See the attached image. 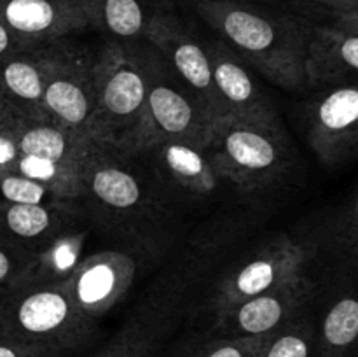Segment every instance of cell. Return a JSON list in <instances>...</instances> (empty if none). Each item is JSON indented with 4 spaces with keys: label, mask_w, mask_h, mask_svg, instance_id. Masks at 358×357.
<instances>
[{
    "label": "cell",
    "mask_w": 358,
    "mask_h": 357,
    "mask_svg": "<svg viewBox=\"0 0 358 357\" xmlns=\"http://www.w3.org/2000/svg\"><path fill=\"white\" fill-rule=\"evenodd\" d=\"M157 178L191 200H208L220 191L226 178L219 174L208 150L177 140H159L145 149Z\"/></svg>",
    "instance_id": "cell-17"
},
{
    "label": "cell",
    "mask_w": 358,
    "mask_h": 357,
    "mask_svg": "<svg viewBox=\"0 0 358 357\" xmlns=\"http://www.w3.org/2000/svg\"><path fill=\"white\" fill-rule=\"evenodd\" d=\"M86 238L87 227L76 226L38 251L31 252L23 275L17 279L13 289L55 286L69 280L83 259Z\"/></svg>",
    "instance_id": "cell-20"
},
{
    "label": "cell",
    "mask_w": 358,
    "mask_h": 357,
    "mask_svg": "<svg viewBox=\"0 0 358 357\" xmlns=\"http://www.w3.org/2000/svg\"><path fill=\"white\" fill-rule=\"evenodd\" d=\"M358 338V301L355 290L343 289L332 298L315 324V354L318 357H355Z\"/></svg>",
    "instance_id": "cell-23"
},
{
    "label": "cell",
    "mask_w": 358,
    "mask_h": 357,
    "mask_svg": "<svg viewBox=\"0 0 358 357\" xmlns=\"http://www.w3.org/2000/svg\"><path fill=\"white\" fill-rule=\"evenodd\" d=\"M17 158V114L7 108L0 118V174L13 172Z\"/></svg>",
    "instance_id": "cell-29"
},
{
    "label": "cell",
    "mask_w": 358,
    "mask_h": 357,
    "mask_svg": "<svg viewBox=\"0 0 358 357\" xmlns=\"http://www.w3.org/2000/svg\"><path fill=\"white\" fill-rule=\"evenodd\" d=\"M310 248L301 241L278 234L234 265L219 282L212 296L213 314L233 307L238 301L257 296L285 280L306 273Z\"/></svg>",
    "instance_id": "cell-9"
},
{
    "label": "cell",
    "mask_w": 358,
    "mask_h": 357,
    "mask_svg": "<svg viewBox=\"0 0 358 357\" xmlns=\"http://www.w3.org/2000/svg\"><path fill=\"white\" fill-rule=\"evenodd\" d=\"M143 41L163 56L178 79L191 91L212 125L224 119V108L213 86L203 38L168 7V2L156 10Z\"/></svg>",
    "instance_id": "cell-8"
},
{
    "label": "cell",
    "mask_w": 358,
    "mask_h": 357,
    "mask_svg": "<svg viewBox=\"0 0 358 357\" xmlns=\"http://www.w3.org/2000/svg\"><path fill=\"white\" fill-rule=\"evenodd\" d=\"M138 52L147 83L150 144L177 140L206 149L213 125L191 91L149 42L140 41Z\"/></svg>",
    "instance_id": "cell-7"
},
{
    "label": "cell",
    "mask_w": 358,
    "mask_h": 357,
    "mask_svg": "<svg viewBox=\"0 0 358 357\" xmlns=\"http://www.w3.org/2000/svg\"><path fill=\"white\" fill-rule=\"evenodd\" d=\"M28 258H30V252L16 247L0 237V293L16 286L17 279L23 275Z\"/></svg>",
    "instance_id": "cell-28"
},
{
    "label": "cell",
    "mask_w": 358,
    "mask_h": 357,
    "mask_svg": "<svg viewBox=\"0 0 358 357\" xmlns=\"http://www.w3.org/2000/svg\"><path fill=\"white\" fill-rule=\"evenodd\" d=\"M136 270L138 265L128 252L101 251L80 259L65 284L80 312L98 321L126 296Z\"/></svg>",
    "instance_id": "cell-12"
},
{
    "label": "cell",
    "mask_w": 358,
    "mask_h": 357,
    "mask_svg": "<svg viewBox=\"0 0 358 357\" xmlns=\"http://www.w3.org/2000/svg\"><path fill=\"white\" fill-rule=\"evenodd\" d=\"M86 219L80 202L0 203V237L27 252H35Z\"/></svg>",
    "instance_id": "cell-16"
},
{
    "label": "cell",
    "mask_w": 358,
    "mask_h": 357,
    "mask_svg": "<svg viewBox=\"0 0 358 357\" xmlns=\"http://www.w3.org/2000/svg\"><path fill=\"white\" fill-rule=\"evenodd\" d=\"M13 172L38 182L55 192L58 198L73 200V202L80 200V192H83L80 167H72V164L30 156V154H20Z\"/></svg>",
    "instance_id": "cell-24"
},
{
    "label": "cell",
    "mask_w": 358,
    "mask_h": 357,
    "mask_svg": "<svg viewBox=\"0 0 358 357\" xmlns=\"http://www.w3.org/2000/svg\"><path fill=\"white\" fill-rule=\"evenodd\" d=\"M20 48H24V46L20 44V41L10 34L9 28H7L6 24L2 23V20H0V58L9 55V52L16 51V49Z\"/></svg>",
    "instance_id": "cell-32"
},
{
    "label": "cell",
    "mask_w": 358,
    "mask_h": 357,
    "mask_svg": "<svg viewBox=\"0 0 358 357\" xmlns=\"http://www.w3.org/2000/svg\"><path fill=\"white\" fill-rule=\"evenodd\" d=\"M358 70V13L311 24L304 51L308 86L355 80Z\"/></svg>",
    "instance_id": "cell-13"
},
{
    "label": "cell",
    "mask_w": 358,
    "mask_h": 357,
    "mask_svg": "<svg viewBox=\"0 0 358 357\" xmlns=\"http://www.w3.org/2000/svg\"><path fill=\"white\" fill-rule=\"evenodd\" d=\"M94 55L66 38L44 48L42 104L51 121L83 140L93 139Z\"/></svg>",
    "instance_id": "cell-6"
},
{
    "label": "cell",
    "mask_w": 358,
    "mask_h": 357,
    "mask_svg": "<svg viewBox=\"0 0 358 357\" xmlns=\"http://www.w3.org/2000/svg\"><path fill=\"white\" fill-rule=\"evenodd\" d=\"M315 354V322L301 312L287 324L268 335L257 357H311Z\"/></svg>",
    "instance_id": "cell-25"
},
{
    "label": "cell",
    "mask_w": 358,
    "mask_h": 357,
    "mask_svg": "<svg viewBox=\"0 0 358 357\" xmlns=\"http://www.w3.org/2000/svg\"><path fill=\"white\" fill-rule=\"evenodd\" d=\"M266 336L245 338V336H213L189 350L185 357H257Z\"/></svg>",
    "instance_id": "cell-26"
},
{
    "label": "cell",
    "mask_w": 358,
    "mask_h": 357,
    "mask_svg": "<svg viewBox=\"0 0 358 357\" xmlns=\"http://www.w3.org/2000/svg\"><path fill=\"white\" fill-rule=\"evenodd\" d=\"M6 112H7V107L2 104V102H0V118H2V115L6 114Z\"/></svg>",
    "instance_id": "cell-34"
},
{
    "label": "cell",
    "mask_w": 358,
    "mask_h": 357,
    "mask_svg": "<svg viewBox=\"0 0 358 357\" xmlns=\"http://www.w3.org/2000/svg\"><path fill=\"white\" fill-rule=\"evenodd\" d=\"M173 326V307L168 303L145 307L133 314L108 345L93 357H157Z\"/></svg>",
    "instance_id": "cell-19"
},
{
    "label": "cell",
    "mask_w": 358,
    "mask_h": 357,
    "mask_svg": "<svg viewBox=\"0 0 358 357\" xmlns=\"http://www.w3.org/2000/svg\"><path fill=\"white\" fill-rule=\"evenodd\" d=\"M248 2H257V4H264V6H271V7H278V9H285L287 6L292 7V2H303L304 6H310L306 0H248ZM287 10V9H285Z\"/></svg>",
    "instance_id": "cell-33"
},
{
    "label": "cell",
    "mask_w": 358,
    "mask_h": 357,
    "mask_svg": "<svg viewBox=\"0 0 358 357\" xmlns=\"http://www.w3.org/2000/svg\"><path fill=\"white\" fill-rule=\"evenodd\" d=\"M91 140H83L44 118H27L17 114V149L20 154L45 158V160L59 161V163L83 167V156L86 144Z\"/></svg>",
    "instance_id": "cell-22"
},
{
    "label": "cell",
    "mask_w": 358,
    "mask_h": 357,
    "mask_svg": "<svg viewBox=\"0 0 358 357\" xmlns=\"http://www.w3.org/2000/svg\"><path fill=\"white\" fill-rule=\"evenodd\" d=\"M306 140L327 167L345 163L358 146V90L355 80L332 84L308 104Z\"/></svg>",
    "instance_id": "cell-11"
},
{
    "label": "cell",
    "mask_w": 358,
    "mask_h": 357,
    "mask_svg": "<svg viewBox=\"0 0 358 357\" xmlns=\"http://www.w3.org/2000/svg\"><path fill=\"white\" fill-rule=\"evenodd\" d=\"M217 38L287 91L306 84L304 51L311 21L294 10L248 0H187Z\"/></svg>",
    "instance_id": "cell-1"
},
{
    "label": "cell",
    "mask_w": 358,
    "mask_h": 357,
    "mask_svg": "<svg viewBox=\"0 0 358 357\" xmlns=\"http://www.w3.org/2000/svg\"><path fill=\"white\" fill-rule=\"evenodd\" d=\"M65 282L0 293V338L51 357L84 349L96 335V321L73 303Z\"/></svg>",
    "instance_id": "cell-4"
},
{
    "label": "cell",
    "mask_w": 358,
    "mask_h": 357,
    "mask_svg": "<svg viewBox=\"0 0 358 357\" xmlns=\"http://www.w3.org/2000/svg\"><path fill=\"white\" fill-rule=\"evenodd\" d=\"M226 182L241 192L278 184L290 168V147L280 122L224 118L212 126L206 146Z\"/></svg>",
    "instance_id": "cell-5"
},
{
    "label": "cell",
    "mask_w": 358,
    "mask_h": 357,
    "mask_svg": "<svg viewBox=\"0 0 358 357\" xmlns=\"http://www.w3.org/2000/svg\"><path fill=\"white\" fill-rule=\"evenodd\" d=\"M313 294L315 282L306 273H301L215 314L212 335L245 338L268 336L304 312Z\"/></svg>",
    "instance_id": "cell-10"
},
{
    "label": "cell",
    "mask_w": 358,
    "mask_h": 357,
    "mask_svg": "<svg viewBox=\"0 0 358 357\" xmlns=\"http://www.w3.org/2000/svg\"><path fill=\"white\" fill-rule=\"evenodd\" d=\"M310 6L325 10L329 16L358 13V0H306Z\"/></svg>",
    "instance_id": "cell-30"
},
{
    "label": "cell",
    "mask_w": 358,
    "mask_h": 357,
    "mask_svg": "<svg viewBox=\"0 0 358 357\" xmlns=\"http://www.w3.org/2000/svg\"><path fill=\"white\" fill-rule=\"evenodd\" d=\"M44 48L30 46L0 58V102L27 118H44Z\"/></svg>",
    "instance_id": "cell-18"
},
{
    "label": "cell",
    "mask_w": 358,
    "mask_h": 357,
    "mask_svg": "<svg viewBox=\"0 0 358 357\" xmlns=\"http://www.w3.org/2000/svg\"><path fill=\"white\" fill-rule=\"evenodd\" d=\"M170 0H83L90 27L107 35L108 41H143L150 20Z\"/></svg>",
    "instance_id": "cell-21"
},
{
    "label": "cell",
    "mask_w": 358,
    "mask_h": 357,
    "mask_svg": "<svg viewBox=\"0 0 358 357\" xmlns=\"http://www.w3.org/2000/svg\"><path fill=\"white\" fill-rule=\"evenodd\" d=\"M0 20L24 48L90 28L83 0H0Z\"/></svg>",
    "instance_id": "cell-15"
},
{
    "label": "cell",
    "mask_w": 358,
    "mask_h": 357,
    "mask_svg": "<svg viewBox=\"0 0 358 357\" xmlns=\"http://www.w3.org/2000/svg\"><path fill=\"white\" fill-rule=\"evenodd\" d=\"M203 44L224 118L278 122L275 105L257 86L247 63L220 38H203Z\"/></svg>",
    "instance_id": "cell-14"
},
{
    "label": "cell",
    "mask_w": 358,
    "mask_h": 357,
    "mask_svg": "<svg viewBox=\"0 0 358 357\" xmlns=\"http://www.w3.org/2000/svg\"><path fill=\"white\" fill-rule=\"evenodd\" d=\"M62 202V198L49 191L38 182L23 177L16 172L0 174V203H52Z\"/></svg>",
    "instance_id": "cell-27"
},
{
    "label": "cell",
    "mask_w": 358,
    "mask_h": 357,
    "mask_svg": "<svg viewBox=\"0 0 358 357\" xmlns=\"http://www.w3.org/2000/svg\"><path fill=\"white\" fill-rule=\"evenodd\" d=\"M124 158L94 142H87L80 167V205L107 234L142 251L154 245L168 224L166 210L149 182Z\"/></svg>",
    "instance_id": "cell-2"
},
{
    "label": "cell",
    "mask_w": 358,
    "mask_h": 357,
    "mask_svg": "<svg viewBox=\"0 0 358 357\" xmlns=\"http://www.w3.org/2000/svg\"><path fill=\"white\" fill-rule=\"evenodd\" d=\"M0 357H51V356L0 338Z\"/></svg>",
    "instance_id": "cell-31"
},
{
    "label": "cell",
    "mask_w": 358,
    "mask_h": 357,
    "mask_svg": "<svg viewBox=\"0 0 358 357\" xmlns=\"http://www.w3.org/2000/svg\"><path fill=\"white\" fill-rule=\"evenodd\" d=\"M140 42V41H138ZM138 42L107 41L94 55V115L91 142L124 158L145 153L147 83Z\"/></svg>",
    "instance_id": "cell-3"
}]
</instances>
